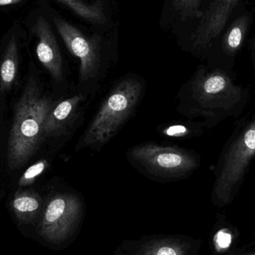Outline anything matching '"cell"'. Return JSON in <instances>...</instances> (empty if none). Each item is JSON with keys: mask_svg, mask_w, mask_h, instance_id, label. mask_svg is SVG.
<instances>
[{"mask_svg": "<svg viewBox=\"0 0 255 255\" xmlns=\"http://www.w3.org/2000/svg\"><path fill=\"white\" fill-rule=\"evenodd\" d=\"M186 244L175 239L154 240L144 245L134 255H187Z\"/></svg>", "mask_w": 255, "mask_h": 255, "instance_id": "cell-14", "label": "cell"}, {"mask_svg": "<svg viewBox=\"0 0 255 255\" xmlns=\"http://www.w3.org/2000/svg\"><path fill=\"white\" fill-rule=\"evenodd\" d=\"M23 0H0V6L12 5L18 4Z\"/></svg>", "mask_w": 255, "mask_h": 255, "instance_id": "cell-17", "label": "cell"}, {"mask_svg": "<svg viewBox=\"0 0 255 255\" xmlns=\"http://www.w3.org/2000/svg\"><path fill=\"white\" fill-rule=\"evenodd\" d=\"M82 212V202L78 196L69 193L55 195L45 208L40 235L50 242L64 241L79 221Z\"/></svg>", "mask_w": 255, "mask_h": 255, "instance_id": "cell-5", "label": "cell"}, {"mask_svg": "<svg viewBox=\"0 0 255 255\" xmlns=\"http://www.w3.org/2000/svg\"><path fill=\"white\" fill-rule=\"evenodd\" d=\"M243 255H255V253H248V254H245Z\"/></svg>", "mask_w": 255, "mask_h": 255, "instance_id": "cell-19", "label": "cell"}, {"mask_svg": "<svg viewBox=\"0 0 255 255\" xmlns=\"http://www.w3.org/2000/svg\"><path fill=\"white\" fill-rule=\"evenodd\" d=\"M68 7L75 14L91 23L103 25L106 23V16L104 10V1L97 0L88 4L83 0H58Z\"/></svg>", "mask_w": 255, "mask_h": 255, "instance_id": "cell-13", "label": "cell"}, {"mask_svg": "<svg viewBox=\"0 0 255 255\" xmlns=\"http://www.w3.org/2000/svg\"><path fill=\"white\" fill-rule=\"evenodd\" d=\"M37 38L36 54L42 65L55 80L63 79V61L55 34L43 16H38L32 27Z\"/></svg>", "mask_w": 255, "mask_h": 255, "instance_id": "cell-8", "label": "cell"}, {"mask_svg": "<svg viewBox=\"0 0 255 255\" xmlns=\"http://www.w3.org/2000/svg\"><path fill=\"white\" fill-rule=\"evenodd\" d=\"M255 154V129L252 128L238 139L228 155L216 185L215 193L220 200L225 203L229 202L234 186L238 182Z\"/></svg>", "mask_w": 255, "mask_h": 255, "instance_id": "cell-7", "label": "cell"}, {"mask_svg": "<svg viewBox=\"0 0 255 255\" xmlns=\"http://www.w3.org/2000/svg\"><path fill=\"white\" fill-rule=\"evenodd\" d=\"M52 108V102L42 95L36 81L28 79L15 106L9 136L7 163L10 169L21 167L38 149L45 138V121Z\"/></svg>", "mask_w": 255, "mask_h": 255, "instance_id": "cell-1", "label": "cell"}, {"mask_svg": "<svg viewBox=\"0 0 255 255\" xmlns=\"http://www.w3.org/2000/svg\"><path fill=\"white\" fill-rule=\"evenodd\" d=\"M54 23L70 53L80 61L81 82L95 79L102 65L101 37L99 34L87 35L61 18H54Z\"/></svg>", "mask_w": 255, "mask_h": 255, "instance_id": "cell-4", "label": "cell"}, {"mask_svg": "<svg viewBox=\"0 0 255 255\" xmlns=\"http://www.w3.org/2000/svg\"><path fill=\"white\" fill-rule=\"evenodd\" d=\"M47 166L48 161L45 159L36 162L32 166L28 168L19 178V187H26V186L31 185L34 183L36 179L44 172Z\"/></svg>", "mask_w": 255, "mask_h": 255, "instance_id": "cell-16", "label": "cell"}, {"mask_svg": "<svg viewBox=\"0 0 255 255\" xmlns=\"http://www.w3.org/2000/svg\"><path fill=\"white\" fill-rule=\"evenodd\" d=\"M205 0H172V7L182 21L196 19L202 16V5Z\"/></svg>", "mask_w": 255, "mask_h": 255, "instance_id": "cell-15", "label": "cell"}, {"mask_svg": "<svg viewBox=\"0 0 255 255\" xmlns=\"http://www.w3.org/2000/svg\"><path fill=\"white\" fill-rule=\"evenodd\" d=\"M141 94L142 85L135 79L118 83L105 99L77 148H99L109 142L130 118Z\"/></svg>", "mask_w": 255, "mask_h": 255, "instance_id": "cell-2", "label": "cell"}, {"mask_svg": "<svg viewBox=\"0 0 255 255\" xmlns=\"http://www.w3.org/2000/svg\"><path fill=\"white\" fill-rule=\"evenodd\" d=\"M253 21L251 10L244 8L238 12L222 33V46L228 55L236 53L245 42Z\"/></svg>", "mask_w": 255, "mask_h": 255, "instance_id": "cell-10", "label": "cell"}, {"mask_svg": "<svg viewBox=\"0 0 255 255\" xmlns=\"http://www.w3.org/2000/svg\"><path fill=\"white\" fill-rule=\"evenodd\" d=\"M85 99L83 94H78L52 108L45 121L43 129L45 138L58 136L65 132L78 117L79 107Z\"/></svg>", "mask_w": 255, "mask_h": 255, "instance_id": "cell-9", "label": "cell"}, {"mask_svg": "<svg viewBox=\"0 0 255 255\" xmlns=\"http://www.w3.org/2000/svg\"><path fill=\"white\" fill-rule=\"evenodd\" d=\"M18 64L17 40L15 36H12L6 46L0 64V90L1 92L9 91L13 86L17 74Z\"/></svg>", "mask_w": 255, "mask_h": 255, "instance_id": "cell-12", "label": "cell"}, {"mask_svg": "<svg viewBox=\"0 0 255 255\" xmlns=\"http://www.w3.org/2000/svg\"><path fill=\"white\" fill-rule=\"evenodd\" d=\"M252 47H253V55H254V60L255 62V33L252 39Z\"/></svg>", "mask_w": 255, "mask_h": 255, "instance_id": "cell-18", "label": "cell"}, {"mask_svg": "<svg viewBox=\"0 0 255 255\" xmlns=\"http://www.w3.org/2000/svg\"><path fill=\"white\" fill-rule=\"evenodd\" d=\"M130 156L150 173L166 178L181 176L196 166L195 159L185 150L155 143L136 145Z\"/></svg>", "mask_w": 255, "mask_h": 255, "instance_id": "cell-3", "label": "cell"}, {"mask_svg": "<svg viewBox=\"0 0 255 255\" xmlns=\"http://www.w3.org/2000/svg\"><path fill=\"white\" fill-rule=\"evenodd\" d=\"M42 205V199L34 190H18L11 202L12 209L16 219L28 223L37 217Z\"/></svg>", "mask_w": 255, "mask_h": 255, "instance_id": "cell-11", "label": "cell"}, {"mask_svg": "<svg viewBox=\"0 0 255 255\" xmlns=\"http://www.w3.org/2000/svg\"><path fill=\"white\" fill-rule=\"evenodd\" d=\"M248 0H208L202 16L192 33L193 48L202 51L211 47L220 37L231 19L243 9Z\"/></svg>", "mask_w": 255, "mask_h": 255, "instance_id": "cell-6", "label": "cell"}]
</instances>
